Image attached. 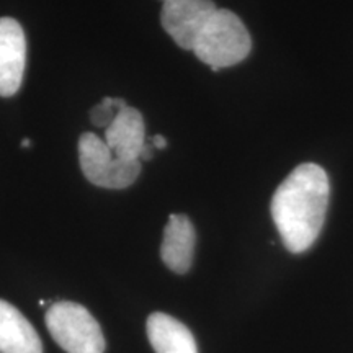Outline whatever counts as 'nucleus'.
<instances>
[{
    "label": "nucleus",
    "instance_id": "nucleus-5",
    "mask_svg": "<svg viewBox=\"0 0 353 353\" xmlns=\"http://www.w3.org/2000/svg\"><path fill=\"white\" fill-rule=\"evenodd\" d=\"M213 0H165L161 21L167 34L182 50L192 51L211 15L216 12Z\"/></svg>",
    "mask_w": 353,
    "mask_h": 353
},
{
    "label": "nucleus",
    "instance_id": "nucleus-4",
    "mask_svg": "<svg viewBox=\"0 0 353 353\" xmlns=\"http://www.w3.org/2000/svg\"><path fill=\"white\" fill-rule=\"evenodd\" d=\"M79 161L88 182L112 190L130 187L143 169L139 161H123L114 157L105 139L94 132H83L79 139Z\"/></svg>",
    "mask_w": 353,
    "mask_h": 353
},
{
    "label": "nucleus",
    "instance_id": "nucleus-14",
    "mask_svg": "<svg viewBox=\"0 0 353 353\" xmlns=\"http://www.w3.org/2000/svg\"><path fill=\"white\" fill-rule=\"evenodd\" d=\"M21 145H23V148H28L30 141H28V139H23V143H21Z\"/></svg>",
    "mask_w": 353,
    "mask_h": 353
},
{
    "label": "nucleus",
    "instance_id": "nucleus-3",
    "mask_svg": "<svg viewBox=\"0 0 353 353\" xmlns=\"http://www.w3.org/2000/svg\"><path fill=\"white\" fill-rule=\"evenodd\" d=\"M46 325L57 345L68 353H103L100 324L82 304L57 301L48 309Z\"/></svg>",
    "mask_w": 353,
    "mask_h": 353
},
{
    "label": "nucleus",
    "instance_id": "nucleus-13",
    "mask_svg": "<svg viewBox=\"0 0 353 353\" xmlns=\"http://www.w3.org/2000/svg\"><path fill=\"white\" fill-rule=\"evenodd\" d=\"M151 143L154 145V149H165L167 145H169V143H167V139L164 138V136L157 134L154 136V138H151Z\"/></svg>",
    "mask_w": 353,
    "mask_h": 353
},
{
    "label": "nucleus",
    "instance_id": "nucleus-15",
    "mask_svg": "<svg viewBox=\"0 0 353 353\" xmlns=\"http://www.w3.org/2000/svg\"><path fill=\"white\" fill-rule=\"evenodd\" d=\"M162 2H165V0H162Z\"/></svg>",
    "mask_w": 353,
    "mask_h": 353
},
{
    "label": "nucleus",
    "instance_id": "nucleus-9",
    "mask_svg": "<svg viewBox=\"0 0 353 353\" xmlns=\"http://www.w3.org/2000/svg\"><path fill=\"white\" fill-rule=\"evenodd\" d=\"M0 353H43L41 339L30 321L0 299Z\"/></svg>",
    "mask_w": 353,
    "mask_h": 353
},
{
    "label": "nucleus",
    "instance_id": "nucleus-2",
    "mask_svg": "<svg viewBox=\"0 0 353 353\" xmlns=\"http://www.w3.org/2000/svg\"><path fill=\"white\" fill-rule=\"evenodd\" d=\"M250 50L252 39L239 17L228 8H216L192 51L203 64L219 70L242 63Z\"/></svg>",
    "mask_w": 353,
    "mask_h": 353
},
{
    "label": "nucleus",
    "instance_id": "nucleus-1",
    "mask_svg": "<svg viewBox=\"0 0 353 353\" xmlns=\"http://www.w3.org/2000/svg\"><path fill=\"white\" fill-rule=\"evenodd\" d=\"M329 193L327 174L311 162L298 165L273 193L272 218L290 252H304L319 237L327 213Z\"/></svg>",
    "mask_w": 353,
    "mask_h": 353
},
{
    "label": "nucleus",
    "instance_id": "nucleus-10",
    "mask_svg": "<svg viewBox=\"0 0 353 353\" xmlns=\"http://www.w3.org/2000/svg\"><path fill=\"white\" fill-rule=\"evenodd\" d=\"M145 330L156 353H198L190 329L165 312H152L148 317Z\"/></svg>",
    "mask_w": 353,
    "mask_h": 353
},
{
    "label": "nucleus",
    "instance_id": "nucleus-8",
    "mask_svg": "<svg viewBox=\"0 0 353 353\" xmlns=\"http://www.w3.org/2000/svg\"><path fill=\"white\" fill-rule=\"evenodd\" d=\"M196 234L192 221L185 214H170L164 229L161 257L172 272L183 275L192 268Z\"/></svg>",
    "mask_w": 353,
    "mask_h": 353
},
{
    "label": "nucleus",
    "instance_id": "nucleus-11",
    "mask_svg": "<svg viewBox=\"0 0 353 353\" xmlns=\"http://www.w3.org/2000/svg\"><path fill=\"white\" fill-rule=\"evenodd\" d=\"M126 101L123 99H113V97H105L99 105L90 110V121L99 128H107L112 125L117 114L126 108Z\"/></svg>",
    "mask_w": 353,
    "mask_h": 353
},
{
    "label": "nucleus",
    "instance_id": "nucleus-6",
    "mask_svg": "<svg viewBox=\"0 0 353 353\" xmlns=\"http://www.w3.org/2000/svg\"><path fill=\"white\" fill-rule=\"evenodd\" d=\"M26 38L17 20L0 19V97H12L23 82Z\"/></svg>",
    "mask_w": 353,
    "mask_h": 353
},
{
    "label": "nucleus",
    "instance_id": "nucleus-12",
    "mask_svg": "<svg viewBox=\"0 0 353 353\" xmlns=\"http://www.w3.org/2000/svg\"><path fill=\"white\" fill-rule=\"evenodd\" d=\"M152 156H154V145H152L151 141L145 139V144H144L143 151H141V154H139V161H141V164H143L144 161H151Z\"/></svg>",
    "mask_w": 353,
    "mask_h": 353
},
{
    "label": "nucleus",
    "instance_id": "nucleus-7",
    "mask_svg": "<svg viewBox=\"0 0 353 353\" xmlns=\"http://www.w3.org/2000/svg\"><path fill=\"white\" fill-rule=\"evenodd\" d=\"M105 143L114 157L123 161H139V154L145 144L143 113L130 105L123 108L105 130Z\"/></svg>",
    "mask_w": 353,
    "mask_h": 353
}]
</instances>
